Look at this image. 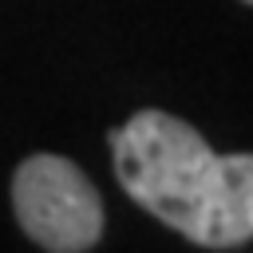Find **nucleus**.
I'll return each instance as SVG.
<instances>
[{"label":"nucleus","instance_id":"1","mask_svg":"<svg viewBox=\"0 0 253 253\" xmlns=\"http://www.w3.org/2000/svg\"><path fill=\"white\" fill-rule=\"evenodd\" d=\"M119 186L162 225L202 249H241L253 237V154H213L170 111H134L107 134Z\"/></svg>","mask_w":253,"mask_h":253},{"label":"nucleus","instance_id":"2","mask_svg":"<svg viewBox=\"0 0 253 253\" xmlns=\"http://www.w3.org/2000/svg\"><path fill=\"white\" fill-rule=\"evenodd\" d=\"M24 233L51 253H83L103 233V202L87 174L59 154H32L12 178Z\"/></svg>","mask_w":253,"mask_h":253},{"label":"nucleus","instance_id":"3","mask_svg":"<svg viewBox=\"0 0 253 253\" xmlns=\"http://www.w3.org/2000/svg\"><path fill=\"white\" fill-rule=\"evenodd\" d=\"M245 4H253V0H245Z\"/></svg>","mask_w":253,"mask_h":253}]
</instances>
